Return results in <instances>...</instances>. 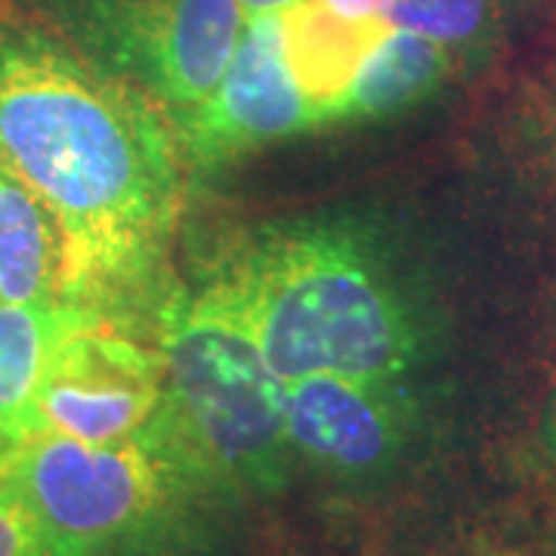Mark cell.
Returning a JSON list of instances; mask_svg holds the SVG:
<instances>
[{"label": "cell", "instance_id": "cell-1", "mask_svg": "<svg viewBox=\"0 0 556 556\" xmlns=\"http://www.w3.org/2000/svg\"><path fill=\"white\" fill-rule=\"evenodd\" d=\"M0 159L60 226L68 306L121 321L155 294L186 204L177 130L47 20L0 16Z\"/></svg>", "mask_w": 556, "mask_h": 556}, {"label": "cell", "instance_id": "cell-2", "mask_svg": "<svg viewBox=\"0 0 556 556\" xmlns=\"http://www.w3.org/2000/svg\"><path fill=\"white\" fill-rule=\"evenodd\" d=\"M214 281L254 331L278 378L402 380L424 328L390 254L350 219H294L239 239Z\"/></svg>", "mask_w": 556, "mask_h": 556}, {"label": "cell", "instance_id": "cell-3", "mask_svg": "<svg viewBox=\"0 0 556 556\" xmlns=\"http://www.w3.org/2000/svg\"><path fill=\"white\" fill-rule=\"evenodd\" d=\"M152 334L164 393L142 437L182 495L269 497L291 477L285 380L214 281L164 291Z\"/></svg>", "mask_w": 556, "mask_h": 556}, {"label": "cell", "instance_id": "cell-4", "mask_svg": "<svg viewBox=\"0 0 556 556\" xmlns=\"http://www.w3.org/2000/svg\"><path fill=\"white\" fill-rule=\"evenodd\" d=\"M7 482L38 519L50 556H105L170 519L186 497L142 433L121 442L31 433L16 442Z\"/></svg>", "mask_w": 556, "mask_h": 556}, {"label": "cell", "instance_id": "cell-5", "mask_svg": "<svg viewBox=\"0 0 556 556\" xmlns=\"http://www.w3.org/2000/svg\"><path fill=\"white\" fill-rule=\"evenodd\" d=\"M43 20L87 60L127 80L177 127L226 75L244 7L239 0H40Z\"/></svg>", "mask_w": 556, "mask_h": 556}, {"label": "cell", "instance_id": "cell-6", "mask_svg": "<svg viewBox=\"0 0 556 556\" xmlns=\"http://www.w3.org/2000/svg\"><path fill=\"white\" fill-rule=\"evenodd\" d=\"M161 393L159 346H149L115 318L90 313L50 358L25 437L60 433L84 442H121L146 430Z\"/></svg>", "mask_w": 556, "mask_h": 556}, {"label": "cell", "instance_id": "cell-7", "mask_svg": "<svg viewBox=\"0 0 556 556\" xmlns=\"http://www.w3.org/2000/svg\"><path fill=\"white\" fill-rule=\"evenodd\" d=\"M294 457L321 477L368 485L390 477L417 433V399L402 380L306 375L285 383Z\"/></svg>", "mask_w": 556, "mask_h": 556}, {"label": "cell", "instance_id": "cell-8", "mask_svg": "<svg viewBox=\"0 0 556 556\" xmlns=\"http://www.w3.org/2000/svg\"><path fill=\"white\" fill-rule=\"evenodd\" d=\"M309 127L316 115L288 72L278 13H251L214 93L174 130L189 167L217 170Z\"/></svg>", "mask_w": 556, "mask_h": 556}, {"label": "cell", "instance_id": "cell-9", "mask_svg": "<svg viewBox=\"0 0 556 556\" xmlns=\"http://www.w3.org/2000/svg\"><path fill=\"white\" fill-rule=\"evenodd\" d=\"M281 50L306 97L316 127L331 124L365 60L390 35L387 16H343L325 0H294L278 10Z\"/></svg>", "mask_w": 556, "mask_h": 556}, {"label": "cell", "instance_id": "cell-10", "mask_svg": "<svg viewBox=\"0 0 556 556\" xmlns=\"http://www.w3.org/2000/svg\"><path fill=\"white\" fill-rule=\"evenodd\" d=\"M0 303H65V248L56 219L0 159Z\"/></svg>", "mask_w": 556, "mask_h": 556}, {"label": "cell", "instance_id": "cell-11", "mask_svg": "<svg viewBox=\"0 0 556 556\" xmlns=\"http://www.w3.org/2000/svg\"><path fill=\"white\" fill-rule=\"evenodd\" d=\"M93 309L53 303H0V433L25 437L47 365L68 331Z\"/></svg>", "mask_w": 556, "mask_h": 556}, {"label": "cell", "instance_id": "cell-12", "mask_svg": "<svg viewBox=\"0 0 556 556\" xmlns=\"http://www.w3.org/2000/svg\"><path fill=\"white\" fill-rule=\"evenodd\" d=\"M455 68V53L417 31L390 28L340 100L331 124L375 121L427 100Z\"/></svg>", "mask_w": 556, "mask_h": 556}, {"label": "cell", "instance_id": "cell-13", "mask_svg": "<svg viewBox=\"0 0 556 556\" xmlns=\"http://www.w3.org/2000/svg\"><path fill=\"white\" fill-rule=\"evenodd\" d=\"M383 16L393 28L437 40L457 60L492 47L504 22V0H396Z\"/></svg>", "mask_w": 556, "mask_h": 556}, {"label": "cell", "instance_id": "cell-14", "mask_svg": "<svg viewBox=\"0 0 556 556\" xmlns=\"http://www.w3.org/2000/svg\"><path fill=\"white\" fill-rule=\"evenodd\" d=\"M0 556H50L38 519L10 482L0 485Z\"/></svg>", "mask_w": 556, "mask_h": 556}, {"label": "cell", "instance_id": "cell-15", "mask_svg": "<svg viewBox=\"0 0 556 556\" xmlns=\"http://www.w3.org/2000/svg\"><path fill=\"white\" fill-rule=\"evenodd\" d=\"M105 556H199L186 541L170 532V519H164L159 526L139 532V535L127 538L115 551Z\"/></svg>", "mask_w": 556, "mask_h": 556}, {"label": "cell", "instance_id": "cell-16", "mask_svg": "<svg viewBox=\"0 0 556 556\" xmlns=\"http://www.w3.org/2000/svg\"><path fill=\"white\" fill-rule=\"evenodd\" d=\"M538 452L541 457L556 467V387L551 399H547V408H544V417H541V427H538Z\"/></svg>", "mask_w": 556, "mask_h": 556}, {"label": "cell", "instance_id": "cell-17", "mask_svg": "<svg viewBox=\"0 0 556 556\" xmlns=\"http://www.w3.org/2000/svg\"><path fill=\"white\" fill-rule=\"evenodd\" d=\"M325 3L340 10L343 16H383L396 0H325Z\"/></svg>", "mask_w": 556, "mask_h": 556}, {"label": "cell", "instance_id": "cell-18", "mask_svg": "<svg viewBox=\"0 0 556 556\" xmlns=\"http://www.w3.org/2000/svg\"><path fill=\"white\" fill-rule=\"evenodd\" d=\"M239 3L244 7V16H251V13H278L294 0H239Z\"/></svg>", "mask_w": 556, "mask_h": 556}, {"label": "cell", "instance_id": "cell-19", "mask_svg": "<svg viewBox=\"0 0 556 556\" xmlns=\"http://www.w3.org/2000/svg\"><path fill=\"white\" fill-rule=\"evenodd\" d=\"M20 439H10L0 433V485L7 482V470H10V460H13V448H16Z\"/></svg>", "mask_w": 556, "mask_h": 556}]
</instances>
